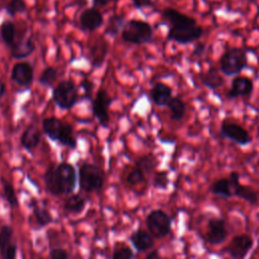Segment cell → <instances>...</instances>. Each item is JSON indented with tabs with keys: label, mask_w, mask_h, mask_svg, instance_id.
<instances>
[{
	"label": "cell",
	"mask_w": 259,
	"mask_h": 259,
	"mask_svg": "<svg viewBox=\"0 0 259 259\" xmlns=\"http://www.w3.org/2000/svg\"><path fill=\"white\" fill-rule=\"evenodd\" d=\"M162 18L169 24L167 39L179 45H187L198 40L203 29L196 20L179 10L167 7L161 11Z\"/></svg>",
	"instance_id": "1"
},
{
	"label": "cell",
	"mask_w": 259,
	"mask_h": 259,
	"mask_svg": "<svg viewBox=\"0 0 259 259\" xmlns=\"http://www.w3.org/2000/svg\"><path fill=\"white\" fill-rule=\"evenodd\" d=\"M44 182L46 189L54 196L71 194L77 186L76 168L67 162L52 164L44 174Z\"/></svg>",
	"instance_id": "2"
},
{
	"label": "cell",
	"mask_w": 259,
	"mask_h": 259,
	"mask_svg": "<svg viewBox=\"0 0 259 259\" xmlns=\"http://www.w3.org/2000/svg\"><path fill=\"white\" fill-rule=\"evenodd\" d=\"M120 35L123 41L141 46L149 44L153 40L154 31L149 22L133 18L124 23Z\"/></svg>",
	"instance_id": "3"
},
{
	"label": "cell",
	"mask_w": 259,
	"mask_h": 259,
	"mask_svg": "<svg viewBox=\"0 0 259 259\" xmlns=\"http://www.w3.org/2000/svg\"><path fill=\"white\" fill-rule=\"evenodd\" d=\"M220 71L228 77L240 74L248 66L247 52L243 48H230L220 59Z\"/></svg>",
	"instance_id": "4"
},
{
	"label": "cell",
	"mask_w": 259,
	"mask_h": 259,
	"mask_svg": "<svg viewBox=\"0 0 259 259\" xmlns=\"http://www.w3.org/2000/svg\"><path fill=\"white\" fill-rule=\"evenodd\" d=\"M105 177L102 169L92 163H84L78 171V183L85 192H98L104 185Z\"/></svg>",
	"instance_id": "5"
},
{
	"label": "cell",
	"mask_w": 259,
	"mask_h": 259,
	"mask_svg": "<svg viewBox=\"0 0 259 259\" xmlns=\"http://www.w3.org/2000/svg\"><path fill=\"white\" fill-rule=\"evenodd\" d=\"M52 98L60 109L69 110L79 101L78 88L71 79L62 80L53 89Z\"/></svg>",
	"instance_id": "6"
},
{
	"label": "cell",
	"mask_w": 259,
	"mask_h": 259,
	"mask_svg": "<svg viewBox=\"0 0 259 259\" xmlns=\"http://www.w3.org/2000/svg\"><path fill=\"white\" fill-rule=\"evenodd\" d=\"M146 226L154 239H163L171 232L172 218L163 209L155 208L146 217Z\"/></svg>",
	"instance_id": "7"
},
{
	"label": "cell",
	"mask_w": 259,
	"mask_h": 259,
	"mask_svg": "<svg viewBox=\"0 0 259 259\" xmlns=\"http://www.w3.org/2000/svg\"><path fill=\"white\" fill-rule=\"evenodd\" d=\"M91 102L93 116L98 120L101 126L107 127L109 123L108 107L112 102V98L109 96L107 90L103 87H99Z\"/></svg>",
	"instance_id": "8"
},
{
	"label": "cell",
	"mask_w": 259,
	"mask_h": 259,
	"mask_svg": "<svg viewBox=\"0 0 259 259\" xmlns=\"http://www.w3.org/2000/svg\"><path fill=\"white\" fill-rule=\"evenodd\" d=\"M254 246V239L248 234L234 236L222 252L229 255L231 259H245Z\"/></svg>",
	"instance_id": "9"
},
{
	"label": "cell",
	"mask_w": 259,
	"mask_h": 259,
	"mask_svg": "<svg viewBox=\"0 0 259 259\" xmlns=\"http://www.w3.org/2000/svg\"><path fill=\"white\" fill-rule=\"evenodd\" d=\"M220 133L224 138L240 146H247L252 141L249 132L244 126H242L238 122L231 121L228 119H225L222 122Z\"/></svg>",
	"instance_id": "10"
},
{
	"label": "cell",
	"mask_w": 259,
	"mask_h": 259,
	"mask_svg": "<svg viewBox=\"0 0 259 259\" xmlns=\"http://www.w3.org/2000/svg\"><path fill=\"white\" fill-rule=\"evenodd\" d=\"M229 237L227 223L222 218H210L206 223L205 240L211 246H218L226 242Z\"/></svg>",
	"instance_id": "11"
},
{
	"label": "cell",
	"mask_w": 259,
	"mask_h": 259,
	"mask_svg": "<svg viewBox=\"0 0 259 259\" xmlns=\"http://www.w3.org/2000/svg\"><path fill=\"white\" fill-rule=\"evenodd\" d=\"M108 42L103 35H97L89 46V63L92 70L103 66L108 54Z\"/></svg>",
	"instance_id": "12"
},
{
	"label": "cell",
	"mask_w": 259,
	"mask_h": 259,
	"mask_svg": "<svg viewBox=\"0 0 259 259\" xmlns=\"http://www.w3.org/2000/svg\"><path fill=\"white\" fill-rule=\"evenodd\" d=\"M232 189L233 195L237 198L243 199L250 204H256L258 202V193L251 186L241 184L240 174L237 171H232L228 176Z\"/></svg>",
	"instance_id": "13"
},
{
	"label": "cell",
	"mask_w": 259,
	"mask_h": 259,
	"mask_svg": "<svg viewBox=\"0 0 259 259\" xmlns=\"http://www.w3.org/2000/svg\"><path fill=\"white\" fill-rule=\"evenodd\" d=\"M17 245L13 241V229L9 225L0 227V257L1 259H16Z\"/></svg>",
	"instance_id": "14"
},
{
	"label": "cell",
	"mask_w": 259,
	"mask_h": 259,
	"mask_svg": "<svg viewBox=\"0 0 259 259\" xmlns=\"http://www.w3.org/2000/svg\"><path fill=\"white\" fill-rule=\"evenodd\" d=\"M11 80L21 88H29L33 81V67L27 62H18L11 70Z\"/></svg>",
	"instance_id": "15"
},
{
	"label": "cell",
	"mask_w": 259,
	"mask_h": 259,
	"mask_svg": "<svg viewBox=\"0 0 259 259\" xmlns=\"http://www.w3.org/2000/svg\"><path fill=\"white\" fill-rule=\"evenodd\" d=\"M103 24L102 13L94 7L84 9L79 15V26L85 31H94Z\"/></svg>",
	"instance_id": "16"
},
{
	"label": "cell",
	"mask_w": 259,
	"mask_h": 259,
	"mask_svg": "<svg viewBox=\"0 0 259 259\" xmlns=\"http://www.w3.org/2000/svg\"><path fill=\"white\" fill-rule=\"evenodd\" d=\"M253 81L244 76H237L232 80L231 88L226 92V98L229 100L239 97H246L251 95L253 91Z\"/></svg>",
	"instance_id": "17"
},
{
	"label": "cell",
	"mask_w": 259,
	"mask_h": 259,
	"mask_svg": "<svg viewBox=\"0 0 259 259\" xmlns=\"http://www.w3.org/2000/svg\"><path fill=\"white\" fill-rule=\"evenodd\" d=\"M40 140L41 132L34 123H30L21 134L20 145L24 150H26L29 153H32L39 145Z\"/></svg>",
	"instance_id": "18"
},
{
	"label": "cell",
	"mask_w": 259,
	"mask_h": 259,
	"mask_svg": "<svg viewBox=\"0 0 259 259\" xmlns=\"http://www.w3.org/2000/svg\"><path fill=\"white\" fill-rule=\"evenodd\" d=\"M130 242L134 249L138 252H147L153 249L155 245V240L152 235L143 229L134 231L130 236Z\"/></svg>",
	"instance_id": "19"
},
{
	"label": "cell",
	"mask_w": 259,
	"mask_h": 259,
	"mask_svg": "<svg viewBox=\"0 0 259 259\" xmlns=\"http://www.w3.org/2000/svg\"><path fill=\"white\" fill-rule=\"evenodd\" d=\"M150 97L157 106L166 107L173 97L172 88L165 83L157 82L150 90Z\"/></svg>",
	"instance_id": "20"
},
{
	"label": "cell",
	"mask_w": 259,
	"mask_h": 259,
	"mask_svg": "<svg viewBox=\"0 0 259 259\" xmlns=\"http://www.w3.org/2000/svg\"><path fill=\"white\" fill-rule=\"evenodd\" d=\"M35 50V44L31 37L15 40L10 47V56L14 60H23L29 57Z\"/></svg>",
	"instance_id": "21"
},
{
	"label": "cell",
	"mask_w": 259,
	"mask_h": 259,
	"mask_svg": "<svg viewBox=\"0 0 259 259\" xmlns=\"http://www.w3.org/2000/svg\"><path fill=\"white\" fill-rule=\"evenodd\" d=\"M65 122L57 117H46L41 120V128L44 134L53 142L59 141Z\"/></svg>",
	"instance_id": "22"
},
{
	"label": "cell",
	"mask_w": 259,
	"mask_h": 259,
	"mask_svg": "<svg viewBox=\"0 0 259 259\" xmlns=\"http://www.w3.org/2000/svg\"><path fill=\"white\" fill-rule=\"evenodd\" d=\"M199 78L201 83L210 90H217L225 84V79L220 73V69L215 67H210L205 72H202Z\"/></svg>",
	"instance_id": "23"
},
{
	"label": "cell",
	"mask_w": 259,
	"mask_h": 259,
	"mask_svg": "<svg viewBox=\"0 0 259 259\" xmlns=\"http://www.w3.org/2000/svg\"><path fill=\"white\" fill-rule=\"evenodd\" d=\"M209 192L215 196L228 199L234 197L231 182L228 177H223L212 181L208 187Z\"/></svg>",
	"instance_id": "24"
},
{
	"label": "cell",
	"mask_w": 259,
	"mask_h": 259,
	"mask_svg": "<svg viewBox=\"0 0 259 259\" xmlns=\"http://www.w3.org/2000/svg\"><path fill=\"white\" fill-rule=\"evenodd\" d=\"M30 207L32 209L33 219L38 228H45L54 222L51 211L46 206H40L35 201H32L30 202Z\"/></svg>",
	"instance_id": "25"
},
{
	"label": "cell",
	"mask_w": 259,
	"mask_h": 259,
	"mask_svg": "<svg viewBox=\"0 0 259 259\" xmlns=\"http://www.w3.org/2000/svg\"><path fill=\"white\" fill-rule=\"evenodd\" d=\"M17 28L12 20L6 19L0 25V37L2 41L7 46L11 47L16 39Z\"/></svg>",
	"instance_id": "26"
},
{
	"label": "cell",
	"mask_w": 259,
	"mask_h": 259,
	"mask_svg": "<svg viewBox=\"0 0 259 259\" xmlns=\"http://www.w3.org/2000/svg\"><path fill=\"white\" fill-rule=\"evenodd\" d=\"M87 200L81 194H71L64 203V209L72 214H79L83 211Z\"/></svg>",
	"instance_id": "27"
},
{
	"label": "cell",
	"mask_w": 259,
	"mask_h": 259,
	"mask_svg": "<svg viewBox=\"0 0 259 259\" xmlns=\"http://www.w3.org/2000/svg\"><path fill=\"white\" fill-rule=\"evenodd\" d=\"M166 107L170 111V118L174 121H180L185 115L186 104L178 96H173Z\"/></svg>",
	"instance_id": "28"
},
{
	"label": "cell",
	"mask_w": 259,
	"mask_h": 259,
	"mask_svg": "<svg viewBox=\"0 0 259 259\" xmlns=\"http://www.w3.org/2000/svg\"><path fill=\"white\" fill-rule=\"evenodd\" d=\"M125 18L121 14H112L106 23V26L104 28V33L110 37H115L119 32H121V29L125 23Z\"/></svg>",
	"instance_id": "29"
},
{
	"label": "cell",
	"mask_w": 259,
	"mask_h": 259,
	"mask_svg": "<svg viewBox=\"0 0 259 259\" xmlns=\"http://www.w3.org/2000/svg\"><path fill=\"white\" fill-rule=\"evenodd\" d=\"M158 165H159L158 158L152 153L143 155L135 161V166L140 168L145 174H151L155 172Z\"/></svg>",
	"instance_id": "30"
},
{
	"label": "cell",
	"mask_w": 259,
	"mask_h": 259,
	"mask_svg": "<svg viewBox=\"0 0 259 259\" xmlns=\"http://www.w3.org/2000/svg\"><path fill=\"white\" fill-rule=\"evenodd\" d=\"M0 182L2 185V189H3V195L5 200L8 202V204L12 207V208H17L19 207V201H18V197L16 194V191L12 185L11 182H9L5 177H1L0 178Z\"/></svg>",
	"instance_id": "31"
},
{
	"label": "cell",
	"mask_w": 259,
	"mask_h": 259,
	"mask_svg": "<svg viewBox=\"0 0 259 259\" xmlns=\"http://www.w3.org/2000/svg\"><path fill=\"white\" fill-rule=\"evenodd\" d=\"M58 143L61 145V146H64V147H67V148H70L72 150L76 149L77 148V139L74 135V130H73V126L70 124V123H67L65 122L64 124V127H63V131L61 133V136L59 138V141Z\"/></svg>",
	"instance_id": "32"
},
{
	"label": "cell",
	"mask_w": 259,
	"mask_h": 259,
	"mask_svg": "<svg viewBox=\"0 0 259 259\" xmlns=\"http://www.w3.org/2000/svg\"><path fill=\"white\" fill-rule=\"evenodd\" d=\"M58 75H59V72H58V69H57V68H55V67H53V66H48V67H46V68L41 71V73H40V75H39L37 81H38V83H39L40 85H42V86L52 87L53 84H54V82L56 81Z\"/></svg>",
	"instance_id": "33"
},
{
	"label": "cell",
	"mask_w": 259,
	"mask_h": 259,
	"mask_svg": "<svg viewBox=\"0 0 259 259\" xmlns=\"http://www.w3.org/2000/svg\"><path fill=\"white\" fill-rule=\"evenodd\" d=\"M5 12L14 17L17 13H23L27 10V5L24 0H8V2L4 5Z\"/></svg>",
	"instance_id": "34"
},
{
	"label": "cell",
	"mask_w": 259,
	"mask_h": 259,
	"mask_svg": "<svg viewBox=\"0 0 259 259\" xmlns=\"http://www.w3.org/2000/svg\"><path fill=\"white\" fill-rule=\"evenodd\" d=\"M146 180V174L138 167H134L125 177V182L130 186H137L144 183Z\"/></svg>",
	"instance_id": "35"
},
{
	"label": "cell",
	"mask_w": 259,
	"mask_h": 259,
	"mask_svg": "<svg viewBox=\"0 0 259 259\" xmlns=\"http://www.w3.org/2000/svg\"><path fill=\"white\" fill-rule=\"evenodd\" d=\"M169 176H168V172L165 170L162 171H157L154 174L153 180H152V186L156 189H167L168 185H169Z\"/></svg>",
	"instance_id": "36"
},
{
	"label": "cell",
	"mask_w": 259,
	"mask_h": 259,
	"mask_svg": "<svg viewBox=\"0 0 259 259\" xmlns=\"http://www.w3.org/2000/svg\"><path fill=\"white\" fill-rule=\"evenodd\" d=\"M135 254L132 248L127 246H121L115 248L112 253V259H134Z\"/></svg>",
	"instance_id": "37"
},
{
	"label": "cell",
	"mask_w": 259,
	"mask_h": 259,
	"mask_svg": "<svg viewBox=\"0 0 259 259\" xmlns=\"http://www.w3.org/2000/svg\"><path fill=\"white\" fill-rule=\"evenodd\" d=\"M83 91H84V98L88 99V100H92V92H93V88H94V84L93 82L88 79L87 77H84L80 83Z\"/></svg>",
	"instance_id": "38"
},
{
	"label": "cell",
	"mask_w": 259,
	"mask_h": 259,
	"mask_svg": "<svg viewBox=\"0 0 259 259\" xmlns=\"http://www.w3.org/2000/svg\"><path fill=\"white\" fill-rule=\"evenodd\" d=\"M50 259H69V254L63 248H53L50 251Z\"/></svg>",
	"instance_id": "39"
},
{
	"label": "cell",
	"mask_w": 259,
	"mask_h": 259,
	"mask_svg": "<svg viewBox=\"0 0 259 259\" xmlns=\"http://www.w3.org/2000/svg\"><path fill=\"white\" fill-rule=\"evenodd\" d=\"M133 5L137 9H144L154 6L153 0H132Z\"/></svg>",
	"instance_id": "40"
},
{
	"label": "cell",
	"mask_w": 259,
	"mask_h": 259,
	"mask_svg": "<svg viewBox=\"0 0 259 259\" xmlns=\"http://www.w3.org/2000/svg\"><path fill=\"white\" fill-rule=\"evenodd\" d=\"M204 53H205V45L204 44H196L192 51V56L195 58H200Z\"/></svg>",
	"instance_id": "41"
},
{
	"label": "cell",
	"mask_w": 259,
	"mask_h": 259,
	"mask_svg": "<svg viewBox=\"0 0 259 259\" xmlns=\"http://www.w3.org/2000/svg\"><path fill=\"white\" fill-rule=\"evenodd\" d=\"M114 0H92V7L94 8H101V7H104L106 5H108L110 2H112Z\"/></svg>",
	"instance_id": "42"
},
{
	"label": "cell",
	"mask_w": 259,
	"mask_h": 259,
	"mask_svg": "<svg viewBox=\"0 0 259 259\" xmlns=\"http://www.w3.org/2000/svg\"><path fill=\"white\" fill-rule=\"evenodd\" d=\"M145 259H161V256L158 250H152L146 255Z\"/></svg>",
	"instance_id": "43"
},
{
	"label": "cell",
	"mask_w": 259,
	"mask_h": 259,
	"mask_svg": "<svg viewBox=\"0 0 259 259\" xmlns=\"http://www.w3.org/2000/svg\"><path fill=\"white\" fill-rule=\"evenodd\" d=\"M5 93H6V85L4 82L0 80V100L3 98Z\"/></svg>",
	"instance_id": "44"
},
{
	"label": "cell",
	"mask_w": 259,
	"mask_h": 259,
	"mask_svg": "<svg viewBox=\"0 0 259 259\" xmlns=\"http://www.w3.org/2000/svg\"><path fill=\"white\" fill-rule=\"evenodd\" d=\"M77 3L80 5H86L87 0H77Z\"/></svg>",
	"instance_id": "45"
},
{
	"label": "cell",
	"mask_w": 259,
	"mask_h": 259,
	"mask_svg": "<svg viewBox=\"0 0 259 259\" xmlns=\"http://www.w3.org/2000/svg\"><path fill=\"white\" fill-rule=\"evenodd\" d=\"M247 1H251V2H253V1H255V0H247Z\"/></svg>",
	"instance_id": "46"
}]
</instances>
